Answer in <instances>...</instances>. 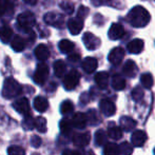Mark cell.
<instances>
[{"label": "cell", "mask_w": 155, "mask_h": 155, "mask_svg": "<svg viewBox=\"0 0 155 155\" xmlns=\"http://www.w3.org/2000/svg\"><path fill=\"white\" fill-rule=\"evenodd\" d=\"M68 28L72 35H78L84 29V20L80 18H71L68 21Z\"/></svg>", "instance_id": "cell-10"}, {"label": "cell", "mask_w": 155, "mask_h": 155, "mask_svg": "<svg viewBox=\"0 0 155 155\" xmlns=\"http://www.w3.org/2000/svg\"><path fill=\"white\" fill-rule=\"evenodd\" d=\"M60 8L64 11L67 14H72L74 12V4L71 1H62L60 3Z\"/></svg>", "instance_id": "cell-39"}, {"label": "cell", "mask_w": 155, "mask_h": 155, "mask_svg": "<svg viewBox=\"0 0 155 155\" xmlns=\"http://www.w3.org/2000/svg\"><path fill=\"white\" fill-rule=\"evenodd\" d=\"M128 20L134 28H143L150 22V13L141 5H136L129 12Z\"/></svg>", "instance_id": "cell-1"}, {"label": "cell", "mask_w": 155, "mask_h": 155, "mask_svg": "<svg viewBox=\"0 0 155 155\" xmlns=\"http://www.w3.org/2000/svg\"><path fill=\"white\" fill-rule=\"evenodd\" d=\"M8 155H25V151L23 148L19 147V146H11L8 149Z\"/></svg>", "instance_id": "cell-37"}, {"label": "cell", "mask_w": 155, "mask_h": 155, "mask_svg": "<svg viewBox=\"0 0 155 155\" xmlns=\"http://www.w3.org/2000/svg\"><path fill=\"white\" fill-rule=\"evenodd\" d=\"M112 86L116 91H121L126 87V80L120 75H114L112 78Z\"/></svg>", "instance_id": "cell-27"}, {"label": "cell", "mask_w": 155, "mask_h": 155, "mask_svg": "<svg viewBox=\"0 0 155 155\" xmlns=\"http://www.w3.org/2000/svg\"><path fill=\"white\" fill-rule=\"evenodd\" d=\"M72 127H73L72 121L67 118L61 119V121H60V124H59V128H60V131H61L62 134H69V133L72 131Z\"/></svg>", "instance_id": "cell-32"}, {"label": "cell", "mask_w": 155, "mask_h": 155, "mask_svg": "<svg viewBox=\"0 0 155 155\" xmlns=\"http://www.w3.org/2000/svg\"><path fill=\"white\" fill-rule=\"evenodd\" d=\"M109 38L112 40L120 39L124 35V29L120 23H113L109 30Z\"/></svg>", "instance_id": "cell-12"}, {"label": "cell", "mask_w": 155, "mask_h": 155, "mask_svg": "<svg viewBox=\"0 0 155 155\" xmlns=\"http://www.w3.org/2000/svg\"><path fill=\"white\" fill-rule=\"evenodd\" d=\"M107 139H108V135L104 130H98L95 133V141L98 146L107 145Z\"/></svg>", "instance_id": "cell-30"}, {"label": "cell", "mask_w": 155, "mask_h": 155, "mask_svg": "<svg viewBox=\"0 0 155 155\" xmlns=\"http://www.w3.org/2000/svg\"><path fill=\"white\" fill-rule=\"evenodd\" d=\"M11 47L15 52H22L25 49V40L19 35H16L11 40Z\"/></svg>", "instance_id": "cell-19"}, {"label": "cell", "mask_w": 155, "mask_h": 155, "mask_svg": "<svg viewBox=\"0 0 155 155\" xmlns=\"http://www.w3.org/2000/svg\"><path fill=\"white\" fill-rule=\"evenodd\" d=\"M58 47H59V50L61 53L69 54L74 50L75 45H74L72 41L68 40V39H63V40H61L59 43H58Z\"/></svg>", "instance_id": "cell-25"}, {"label": "cell", "mask_w": 155, "mask_h": 155, "mask_svg": "<svg viewBox=\"0 0 155 155\" xmlns=\"http://www.w3.org/2000/svg\"><path fill=\"white\" fill-rule=\"evenodd\" d=\"M89 13V10L86 8V6H84V5H81L79 8V10H78V13H77V15H78V18H80V19H82L84 20V18L87 16V14Z\"/></svg>", "instance_id": "cell-42"}, {"label": "cell", "mask_w": 155, "mask_h": 155, "mask_svg": "<svg viewBox=\"0 0 155 155\" xmlns=\"http://www.w3.org/2000/svg\"><path fill=\"white\" fill-rule=\"evenodd\" d=\"M108 136L113 139H119L123 136V129L120 127H111L108 130Z\"/></svg>", "instance_id": "cell-31"}, {"label": "cell", "mask_w": 155, "mask_h": 155, "mask_svg": "<svg viewBox=\"0 0 155 155\" xmlns=\"http://www.w3.org/2000/svg\"><path fill=\"white\" fill-rule=\"evenodd\" d=\"M91 2L96 6H99V5H102V4H109V0H91Z\"/></svg>", "instance_id": "cell-44"}, {"label": "cell", "mask_w": 155, "mask_h": 155, "mask_svg": "<svg viewBox=\"0 0 155 155\" xmlns=\"http://www.w3.org/2000/svg\"><path fill=\"white\" fill-rule=\"evenodd\" d=\"M80 80V74L76 70H71L69 73L65 75L64 79H63V86H64L65 90H73L76 86L78 84Z\"/></svg>", "instance_id": "cell-6"}, {"label": "cell", "mask_w": 155, "mask_h": 155, "mask_svg": "<svg viewBox=\"0 0 155 155\" xmlns=\"http://www.w3.org/2000/svg\"><path fill=\"white\" fill-rule=\"evenodd\" d=\"M41 143H42V140H41V138L39 136H37V135H34V136H32L31 143H32L33 147L39 148L41 146Z\"/></svg>", "instance_id": "cell-43"}, {"label": "cell", "mask_w": 155, "mask_h": 155, "mask_svg": "<svg viewBox=\"0 0 155 155\" xmlns=\"http://www.w3.org/2000/svg\"><path fill=\"white\" fill-rule=\"evenodd\" d=\"M100 111L102 112V114L106 115V116H112L116 112V107L113 104L111 100L109 99H102L99 104Z\"/></svg>", "instance_id": "cell-11"}, {"label": "cell", "mask_w": 155, "mask_h": 155, "mask_svg": "<svg viewBox=\"0 0 155 155\" xmlns=\"http://www.w3.org/2000/svg\"><path fill=\"white\" fill-rule=\"evenodd\" d=\"M143 41L139 38L133 39L132 41L128 43V51L132 54H139L143 50Z\"/></svg>", "instance_id": "cell-16"}, {"label": "cell", "mask_w": 155, "mask_h": 155, "mask_svg": "<svg viewBox=\"0 0 155 155\" xmlns=\"http://www.w3.org/2000/svg\"><path fill=\"white\" fill-rule=\"evenodd\" d=\"M35 128L38 130V132L40 133H45L48 130V126H47V120H45V117L39 116L36 118L35 120Z\"/></svg>", "instance_id": "cell-29"}, {"label": "cell", "mask_w": 155, "mask_h": 155, "mask_svg": "<svg viewBox=\"0 0 155 155\" xmlns=\"http://www.w3.org/2000/svg\"><path fill=\"white\" fill-rule=\"evenodd\" d=\"M87 155H94V154L92 153V152H89V153H88V154H87Z\"/></svg>", "instance_id": "cell-48"}, {"label": "cell", "mask_w": 155, "mask_h": 155, "mask_svg": "<svg viewBox=\"0 0 155 155\" xmlns=\"http://www.w3.org/2000/svg\"><path fill=\"white\" fill-rule=\"evenodd\" d=\"M95 82L100 89H106L109 84V74L107 72H99L95 75Z\"/></svg>", "instance_id": "cell-20"}, {"label": "cell", "mask_w": 155, "mask_h": 155, "mask_svg": "<svg viewBox=\"0 0 155 155\" xmlns=\"http://www.w3.org/2000/svg\"><path fill=\"white\" fill-rule=\"evenodd\" d=\"M62 155H84L80 152H77V151H72V150H65L63 151Z\"/></svg>", "instance_id": "cell-46"}, {"label": "cell", "mask_w": 155, "mask_h": 155, "mask_svg": "<svg viewBox=\"0 0 155 155\" xmlns=\"http://www.w3.org/2000/svg\"><path fill=\"white\" fill-rule=\"evenodd\" d=\"M137 68L136 64L133 60H128L126 63H124V68H123V72L124 75L129 76V77H133V76L136 74Z\"/></svg>", "instance_id": "cell-23"}, {"label": "cell", "mask_w": 155, "mask_h": 155, "mask_svg": "<svg viewBox=\"0 0 155 155\" xmlns=\"http://www.w3.org/2000/svg\"><path fill=\"white\" fill-rule=\"evenodd\" d=\"M67 71V65L63 60H57L54 62V73L57 77H62Z\"/></svg>", "instance_id": "cell-26"}, {"label": "cell", "mask_w": 155, "mask_h": 155, "mask_svg": "<svg viewBox=\"0 0 155 155\" xmlns=\"http://www.w3.org/2000/svg\"><path fill=\"white\" fill-rule=\"evenodd\" d=\"M17 22L19 23L20 28L25 30H31L36 23V18L32 12H23L17 17Z\"/></svg>", "instance_id": "cell-4"}, {"label": "cell", "mask_w": 155, "mask_h": 155, "mask_svg": "<svg viewBox=\"0 0 155 155\" xmlns=\"http://www.w3.org/2000/svg\"><path fill=\"white\" fill-rule=\"evenodd\" d=\"M13 11V4L10 0H0V17L10 14Z\"/></svg>", "instance_id": "cell-28"}, {"label": "cell", "mask_w": 155, "mask_h": 155, "mask_svg": "<svg viewBox=\"0 0 155 155\" xmlns=\"http://www.w3.org/2000/svg\"><path fill=\"white\" fill-rule=\"evenodd\" d=\"M91 140V135L89 132L86 133H78V134H75L73 137V143L75 146H78V147H86V146L89 145Z\"/></svg>", "instance_id": "cell-13"}, {"label": "cell", "mask_w": 155, "mask_h": 155, "mask_svg": "<svg viewBox=\"0 0 155 155\" xmlns=\"http://www.w3.org/2000/svg\"><path fill=\"white\" fill-rule=\"evenodd\" d=\"M22 127L25 130H32L35 127V120L33 119V117L31 115L25 117V120L22 121Z\"/></svg>", "instance_id": "cell-38"}, {"label": "cell", "mask_w": 155, "mask_h": 155, "mask_svg": "<svg viewBox=\"0 0 155 155\" xmlns=\"http://www.w3.org/2000/svg\"><path fill=\"white\" fill-rule=\"evenodd\" d=\"M104 153V155H119V147L115 143H107Z\"/></svg>", "instance_id": "cell-34"}, {"label": "cell", "mask_w": 155, "mask_h": 155, "mask_svg": "<svg viewBox=\"0 0 155 155\" xmlns=\"http://www.w3.org/2000/svg\"><path fill=\"white\" fill-rule=\"evenodd\" d=\"M23 1H25V3H28V4H31V5H34V4H36V3H37V1H38V0H23Z\"/></svg>", "instance_id": "cell-47"}, {"label": "cell", "mask_w": 155, "mask_h": 155, "mask_svg": "<svg viewBox=\"0 0 155 155\" xmlns=\"http://www.w3.org/2000/svg\"><path fill=\"white\" fill-rule=\"evenodd\" d=\"M13 36V31L10 27L8 25H3L0 28V40L3 43H6L12 39Z\"/></svg>", "instance_id": "cell-24"}, {"label": "cell", "mask_w": 155, "mask_h": 155, "mask_svg": "<svg viewBox=\"0 0 155 155\" xmlns=\"http://www.w3.org/2000/svg\"><path fill=\"white\" fill-rule=\"evenodd\" d=\"M87 118L88 120H90V124H96L98 123V117H97V114L94 110H90L87 114Z\"/></svg>", "instance_id": "cell-41"}, {"label": "cell", "mask_w": 155, "mask_h": 155, "mask_svg": "<svg viewBox=\"0 0 155 155\" xmlns=\"http://www.w3.org/2000/svg\"><path fill=\"white\" fill-rule=\"evenodd\" d=\"M80 59V55L79 54H71L69 56V60L71 62H77Z\"/></svg>", "instance_id": "cell-45"}, {"label": "cell", "mask_w": 155, "mask_h": 155, "mask_svg": "<svg viewBox=\"0 0 155 155\" xmlns=\"http://www.w3.org/2000/svg\"><path fill=\"white\" fill-rule=\"evenodd\" d=\"M43 20L47 25L55 28H62L64 25V17L61 14H58L55 12L47 13L43 17Z\"/></svg>", "instance_id": "cell-5"}, {"label": "cell", "mask_w": 155, "mask_h": 155, "mask_svg": "<svg viewBox=\"0 0 155 155\" xmlns=\"http://www.w3.org/2000/svg\"><path fill=\"white\" fill-rule=\"evenodd\" d=\"M48 107H49V102H48L47 98L42 97V96H37L34 99V108L38 112H45Z\"/></svg>", "instance_id": "cell-22"}, {"label": "cell", "mask_w": 155, "mask_h": 155, "mask_svg": "<svg viewBox=\"0 0 155 155\" xmlns=\"http://www.w3.org/2000/svg\"><path fill=\"white\" fill-rule=\"evenodd\" d=\"M22 91V88H21L20 84H19L17 80H15L14 78L8 77L5 79L3 84V88H2V96L4 98H8V99H11V98H14L16 96H18L19 94Z\"/></svg>", "instance_id": "cell-2"}, {"label": "cell", "mask_w": 155, "mask_h": 155, "mask_svg": "<svg viewBox=\"0 0 155 155\" xmlns=\"http://www.w3.org/2000/svg\"><path fill=\"white\" fill-rule=\"evenodd\" d=\"M140 81H141V84H143L145 88L147 89H150L154 84V80H153V77L150 73H145L141 75L140 77Z\"/></svg>", "instance_id": "cell-33"}, {"label": "cell", "mask_w": 155, "mask_h": 155, "mask_svg": "<svg viewBox=\"0 0 155 155\" xmlns=\"http://www.w3.org/2000/svg\"><path fill=\"white\" fill-rule=\"evenodd\" d=\"M120 128L124 131H131L136 127V121L129 116H123L119 120Z\"/></svg>", "instance_id": "cell-21"}, {"label": "cell", "mask_w": 155, "mask_h": 155, "mask_svg": "<svg viewBox=\"0 0 155 155\" xmlns=\"http://www.w3.org/2000/svg\"><path fill=\"white\" fill-rule=\"evenodd\" d=\"M82 40H84V43L86 45V48L90 51H93V50H96L98 47L100 45V40L99 38L93 35L92 33L87 32L86 34L82 37Z\"/></svg>", "instance_id": "cell-8"}, {"label": "cell", "mask_w": 155, "mask_h": 155, "mask_svg": "<svg viewBox=\"0 0 155 155\" xmlns=\"http://www.w3.org/2000/svg\"><path fill=\"white\" fill-rule=\"evenodd\" d=\"M35 56L38 60L40 61H45L48 58L50 57V51L48 49V47L43 43H40L39 45H37L35 49Z\"/></svg>", "instance_id": "cell-14"}, {"label": "cell", "mask_w": 155, "mask_h": 155, "mask_svg": "<svg viewBox=\"0 0 155 155\" xmlns=\"http://www.w3.org/2000/svg\"><path fill=\"white\" fill-rule=\"evenodd\" d=\"M87 123H88V118H87V115L84 113H76L72 118L73 127L77 129H84L87 126Z\"/></svg>", "instance_id": "cell-17"}, {"label": "cell", "mask_w": 155, "mask_h": 155, "mask_svg": "<svg viewBox=\"0 0 155 155\" xmlns=\"http://www.w3.org/2000/svg\"><path fill=\"white\" fill-rule=\"evenodd\" d=\"M13 108H14L15 110L19 113V114L23 115L25 117L31 115V114H30V111H31L30 102L25 97H22V98H19V99H17L16 101L14 102V104H13Z\"/></svg>", "instance_id": "cell-7"}, {"label": "cell", "mask_w": 155, "mask_h": 155, "mask_svg": "<svg viewBox=\"0 0 155 155\" xmlns=\"http://www.w3.org/2000/svg\"><path fill=\"white\" fill-rule=\"evenodd\" d=\"M74 110V104L71 100H65L61 104L60 106V112L61 114L65 115V114H70L71 112H73Z\"/></svg>", "instance_id": "cell-35"}, {"label": "cell", "mask_w": 155, "mask_h": 155, "mask_svg": "<svg viewBox=\"0 0 155 155\" xmlns=\"http://www.w3.org/2000/svg\"><path fill=\"white\" fill-rule=\"evenodd\" d=\"M131 140H132L133 146H135V147H141L146 143V140H147V135H146V133L143 131L137 130L132 134Z\"/></svg>", "instance_id": "cell-15"}, {"label": "cell", "mask_w": 155, "mask_h": 155, "mask_svg": "<svg viewBox=\"0 0 155 155\" xmlns=\"http://www.w3.org/2000/svg\"><path fill=\"white\" fill-rule=\"evenodd\" d=\"M97 59L93 57H87L86 59L82 61V69L84 70V72L91 74L93 72H95V70L97 69Z\"/></svg>", "instance_id": "cell-18"}, {"label": "cell", "mask_w": 155, "mask_h": 155, "mask_svg": "<svg viewBox=\"0 0 155 155\" xmlns=\"http://www.w3.org/2000/svg\"><path fill=\"white\" fill-rule=\"evenodd\" d=\"M119 147V153L123 155H131L133 153V147L127 141H124L123 143L118 146Z\"/></svg>", "instance_id": "cell-36"}, {"label": "cell", "mask_w": 155, "mask_h": 155, "mask_svg": "<svg viewBox=\"0 0 155 155\" xmlns=\"http://www.w3.org/2000/svg\"><path fill=\"white\" fill-rule=\"evenodd\" d=\"M143 97V91L141 88L137 87V88H135L134 90L132 91V98L135 101H139Z\"/></svg>", "instance_id": "cell-40"}, {"label": "cell", "mask_w": 155, "mask_h": 155, "mask_svg": "<svg viewBox=\"0 0 155 155\" xmlns=\"http://www.w3.org/2000/svg\"><path fill=\"white\" fill-rule=\"evenodd\" d=\"M124 57V49L117 47V48H114V49L110 52V54H109V61L114 65H118L119 63L123 61Z\"/></svg>", "instance_id": "cell-9"}, {"label": "cell", "mask_w": 155, "mask_h": 155, "mask_svg": "<svg viewBox=\"0 0 155 155\" xmlns=\"http://www.w3.org/2000/svg\"><path fill=\"white\" fill-rule=\"evenodd\" d=\"M49 67L48 64H45V62H41L37 65L36 71L34 73V76H33V79H34V82L37 84H43L45 81H47L48 77H49Z\"/></svg>", "instance_id": "cell-3"}, {"label": "cell", "mask_w": 155, "mask_h": 155, "mask_svg": "<svg viewBox=\"0 0 155 155\" xmlns=\"http://www.w3.org/2000/svg\"><path fill=\"white\" fill-rule=\"evenodd\" d=\"M154 155H155V149H154Z\"/></svg>", "instance_id": "cell-49"}]
</instances>
